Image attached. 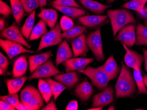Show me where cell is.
Returning <instances> with one entry per match:
<instances>
[{"label": "cell", "instance_id": "cell-1", "mask_svg": "<svg viewBox=\"0 0 147 110\" xmlns=\"http://www.w3.org/2000/svg\"><path fill=\"white\" fill-rule=\"evenodd\" d=\"M116 98L129 97L134 95L136 85L134 78L128 68L122 62V69L115 85Z\"/></svg>", "mask_w": 147, "mask_h": 110}, {"label": "cell", "instance_id": "cell-2", "mask_svg": "<svg viewBox=\"0 0 147 110\" xmlns=\"http://www.w3.org/2000/svg\"><path fill=\"white\" fill-rule=\"evenodd\" d=\"M107 14L110 19L114 36L126 25L136 22L134 16L126 9L108 10Z\"/></svg>", "mask_w": 147, "mask_h": 110}, {"label": "cell", "instance_id": "cell-3", "mask_svg": "<svg viewBox=\"0 0 147 110\" xmlns=\"http://www.w3.org/2000/svg\"><path fill=\"white\" fill-rule=\"evenodd\" d=\"M78 72L89 77L92 84L100 90L106 88L111 80L108 75L102 69V66L96 68L87 66L86 69L80 70Z\"/></svg>", "mask_w": 147, "mask_h": 110}, {"label": "cell", "instance_id": "cell-4", "mask_svg": "<svg viewBox=\"0 0 147 110\" xmlns=\"http://www.w3.org/2000/svg\"><path fill=\"white\" fill-rule=\"evenodd\" d=\"M86 42L96 60L98 61H103L105 58L103 52L100 28H98L96 30L88 33L86 36Z\"/></svg>", "mask_w": 147, "mask_h": 110}, {"label": "cell", "instance_id": "cell-5", "mask_svg": "<svg viewBox=\"0 0 147 110\" xmlns=\"http://www.w3.org/2000/svg\"><path fill=\"white\" fill-rule=\"evenodd\" d=\"M61 31L60 24L57 23L55 27L41 37L37 51H39L44 48L61 43L63 39L61 36Z\"/></svg>", "mask_w": 147, "mask_h": 110}, {"label": "cell", "instance_id": "cell-6", "mask_svg": "<svg viewBox=\"0 0 147 110\" xmlns=\"http://www.w3.org/2000/svg\"><path fill=\"white\" fill-rule=\"evenodd\" d=\"M1 32V37L3 38L20 43L28 49L32 47L25 40L16 22H13L10 26Z\"/></svg>", "mask_w": 147, "mask_h": 110}, {"label": "cell", "instance_id": "cell-7", "mask_svg": "<svg viewBox=\"0 0 147 110\" xmlns=\"http://www.w3.org/2000/svg\"><path fill=\"white\" fill-rule=\"evenodd\" d=\"M0 46L8 55L9 59L22 53H34L35 51L26 49L20 43L7 39L0 40Z\"/></svg>", "mask_w": 147, "mask_h": 110}, {"label": "cell", "instance_id": "cell-8", "mask_svg": "<svg viewBox=\"0 0 147 110\" xmlns=\"http://www.w3.org/2000/svg\"><path fill=\"white\" fill-rule=\"evenodd\" d=\"M61 73L62 72L55 67L52 60L48 59L38 67L28 78L29 80L36 79L47 78Z\"/></svg>", "mask_w": 147, "mask_h": 110}, {"label": "cell", "instance_id": "cell-9", "mask_svg": "<svg viewBox=\"0 0 147 110\" xmlns=\"http://www.w3.org/2000/svg\"><path fill=\"white\" fill-rule=\"evenodd\" d=\"M115 40L119 41L127 47H132L136 43L135 25L130 23L123 27L118 32Z\"/></svg>", "mask_w": 147, "mask_h": 110}, {"label": "cell", "instance_id": "cell-10", "mask_svg": "<svg viewBox=\"0 0 147 110\" xmlns=\"http://www.w3.org/2000/svg\"><path fill=\"white\" fill-rule=\"evenodd\" d=\"M114 89L110 86L107 87L103 91L94 95L92 108L106 106L113 102L114 100Z\"/></svg>", "mask_w": 147, "mask_h": 110}, {"label": "cell", "instance_id": "cell-11", "mask_svg": "<svg viewBox=\"0 0 147 110\" xmlns=\"http://www.w3.org/2000/svg\"><path fill=\"white\" fill-rule=\"evenodd\" d=\"M124 48L126 51L124 57L125 62L128 67L133 69L142 70V65L144 57L141 54L135 51L129 49L126 45L122 43Z\"/></svg>", "mask_w": 147, "mask_h": 110}, {"label": "cell", "instance_id": "cell-12", "mask_svg": "<svg viewBox=\"0 0 147 110\" xmlns=\"http://www.w3.org/2000/svg\"><path fill=\"white\" fill-rule=\"evenodd\" d=\"M93 58H73L69 59L63 63L66 73L80 70L86 69L90 63L94 61Z\"/></svg>", "mask_w": 147, "mask_h": 110}, {"label": "cell", "instance_id": "cell-13", "mask_svg": "<svg viewBox=\"0 0 147 110\" xmlns=\"http://www.w3.org/2000/svg\"><path fill=\"white\" fill-rule=\"evenodd\" d=\"M108 18V15H86L78 18L77 21L83 27L93 28L104 24Z\"/></svg>", "mask_w": 147, "mask_h": 110}, {"label": "cell", "instance_id": "cell-14", "mask_svg": "<svg viewBox=\"0 0 147 110\" xmlns=\"http://www.w3.org/2000/svg\"><path fill=\"white\" fill-rule=\"evenodd\" d=\"M71 46L73 51L74 56L86 57L89 51V47L86 42V36L83 33L78 37L73 40Z\"/></svg>", "mask_w": 147, "mask_h": 110}, {"label": "cell", "instance_id": "cell-15", "mask_svg": "<svg viewBox=\"0 0 147 110\" xmlns=\"http://www.w3.org/2000/svg\"><path fill=\"white\" fill-rule=\"evenodd\" d=\"M54 78L69 89L73 88L79 81V76L75 71L57 75H54Z\"/></svg>", "mask_w": 147, "mask_h": 110}, {"label": "cell", "instance_id": "cell-16", "mask_svg": "<svg viewBox=\"0 0 147 110\" xmlns=\"http://www.w3.org/2000/svg\"><path fill=\"white\" fill-rule=\"evenodd\" d=\"M53 56V54L51 51L42 54L29 56L28 61L30 73L32 74L38 67L46 62Z\"/></svg>", "mask_w": 147, "mask_h": 110}, {"label": "cell", "instance_id": "cell-17", "mask_svg": "<svg viewBox=\"0 0 147 110\" xmlns=\"http://www.w3.org/2000/svg\"><path fill=\"white\" fill-rule=\"evenodd\" d=\"M93 88L87 80H84L76 87L75 92L76 95L82 101L86 102L92 95Z\"/></svg>", "mask_w": 147, "mask_h": 110}, {"label": "cell", "instance_id": "cell-18", "mask_svg": "<svg viewBox=\"0 0 147 110\" xmlns=\"http://www.w3.org/2000/svg\"><path fill=\"white\" fill-rule=\"evenodd\" d=\"M73 55L67 41L65 39L59 44L58 48L56 59V65L58 66L65 61L71 59Z\"/></svg>", "mask_w": 147, "mask_h": 110}, {"label": "cell", "instance_id": "cell-19", "mask_svg": "<svg viewBox=\"0 0 147 110\" xmlns=\"http://www.w3.org/2000/svg\"><path fill=\"white\" fill-rule=\"evenodd\" d=\"M51 6L54 9L70 18H78L82 16H85L88 14L86 11L82 9L76 8L70 6H63L51 5Z\"/></svg>", "mask_w": 147, "mask_h": 110}, {"label": "cell", "instance_id": "cell-20", "mask_svg": "<svg viewBox=\"0 0 147 110\" xmlns=\"http://www.w3.org/2000/svg\"><path fill=\"white\" fill-rule=\"evenodd\" d=\"M38 16L43 20L50 28L56 27L58 19V13L56 10L42 8Z\"/></svg>", "mask_w": 147, "mask_h": 110}, {"label": "cell", "instance_id": "cell-21", "mask_svg": "<svg viewBox=\"0 0 147 110\" xmlns=\"http://www.w3.org/2000/svg\"><path fill=\"white\" fill-rule=\"evenodd\" d=\"M79 3L86 9L96 14H101L111 5H104L93 0H78Z\"/></svg>", "mask_w": 147, "mask_h": 110}, {"label": "cell", "instance_id": "cell-22", "mask_svg": "<svg viewBox=\"0 0 147 110\" xmlns=\"http://www.w3.org/2000/svg\"><path fill=\"white\" fill-rule=\"evenodd\" d=\"M28 63L26 57L22 55L15 61L12 69V77L19 78L24 75L27 71Z\"/></svg>", "mask_w": 147, "mask_h": 110}, {"label": "cell", "instance_id": "cell-23", "mask_svg": "<svg viewBox=\"0 0 147 110\" xmlns=\"http://www.w3.org/2000/svg\"><path fill=\"white\" fill-rule=\"evenodd\" d=\"M102 67L104 71L109 77L110 80L115 79L117 77L119 68L112 55L107 59Z\"/></svg>", "mask_w": 147, "mask_h": 110}, {"label": "cell", "instance_id": "cell-24", "mask_svg": "<svg viewBox=\"0 0 147 110\" xmlns=\"http://www.w3.org/2000/svg\"><path fill=\"white\" fill-rule=\"evenodd\" d=\"M12 14L16 22L20 25L23 18L26 15L20 0H10Z\"/></svg>", "mask_w": 147, "mask_h": 110}, {"label": "cell", "instance_id": "cell-25", "mask_svg": "<svg viewBox=\"0 0 147 110\" xmlns=\"http://www.w3.org/2000/svg\"><path fill=\"white\" fill-rule=\"evenodd\" d=\"M28 79V78L25 76L14 79H6V83L8 88L9 94L17 93Z\"/></svg>", "mask_w": 147, "mask_h": 110}, {"label": "cell", "instance_id": "cell-26", "mask_svg": "<svg viewBox=\"0 0 147 110\" xmlns=\"http://www.w3.org/2000/svg\"><path fill=\"white\" fill-rule=\"evenodd\" d=\"M147 2V0H131L122 5V7L137 11L144 17L145 15L144 6Z\"/></svg>", "mask_w": 147, "mask_h": 110}, {"label": "cell", "instance_id": "cell-27", "mask_svg": "<svg viewBox=\"0 0 147 110\" xmlns=\"http://www.w3.org/2000/svg\"><path fill=\"white\" fill-rule=\"evenodd\" d=\"M38 92L39 90L30 85L26 86L22 89L20 93V101L24 107Z\"/></svg>", "mask_w": 147, "mask_h": 110}, {"label": "cell", "instance_id": "cell-28", "mask_svg": "<svg viewBox=\"0 0 147 110\" xmlns=\"http://www.w3.org/2000/svg\"><path fill=\"white\" fill-rule=\"evenodd\" d=\"M47 25L43 20L40 19L38 23L33 28L30 37L29 41L38 40L47 33Z\"/></svg>", "mask_w": 147, "mask_h": 110}, {"label": "cell", "instance_id": "cell-29", "mask_svg": "<svg viewBox=\"0 0 147 110\" xmlns=\"http://www.w3.org/2000/svg\"><path fill=\"white\" fill-rule=\"evenodd\" d=\"M36 10L30 14L29 16L26 19L24 25L21 28V32L25 38L28 41H29L32 29L34 27L35 22Z\"/></svg>", "mask_w": 147, "mask_h": 110}, {"label": "cell", "instance_id": "cell-30", "mask_svg": "<svg viewBox=\"0 0 147 110\" xmlns=\"http://www.w3.org/2000/svg\"><path fill=\"white\" fill-rule=\"evenodd\" d=\"M38 87L44 101L46 103H48L53 96L50 85L45 80L39 79Z\"/></svg>", "mask_w": 147, "mask_h": 110}, {"label": "cell", "instance_id": "cell-31", "mask_svg": "<svg viewBox=\"0 0 147 110\" xmlns=\"http://www.w3.org/2000/svg\"><path fill=\"white\" fill-rule=\"evenodd\" d=\"M86 28L83 26L76 25V27H73L67 31L63 32L61 33V36L63 38L71 41L84 33L86 30Z\"/></svg>", "mask_w": 147, "mask_h": 110}, {"label": "cell", "instance_id": "cell-32", "mask_svg": "<svg viewBox=\"0 0 147 110\" xmlns=\"http://www.w3.org/2000/svg\"><path fill=\"white\" fill-rule=\"evenodd\" d=\"M135 44L147 47V27L141 23L136 27Z\"/></svg>", "mask_w": 147, "mask_h": 110}, {"label": "cell", "instance_id": "cell-33", "mask_svg": "<svg viewBox=\"0 0 147 110\" xmlns=\"http://www.w3.org/2000/svg\"><path fill=\"white\" fill-rule=\"evenodd\" d=\"M1 100H3L9 103L11 105L18 110H26L25 108L21 101H20L18 93L1 96Z\"/></svg>", "mask_w": 147, "mask_h": 110}, {"label": "cell", "instance_id": "cell-34", "mask_svg": "<svg viewBox=\"0 0 147 110\" xmlns=\"http://www.w3.org/2000/svg\"><path fill=\"white\" fill-rule=\"evenodd\" d=\"M44 99L39 92L26 105V110H39L44 105Z\"/></svg>", "mask_w": 147, "mask_h": 110}, {"label": "cell", "instance_id": "cell-35", "mask_svg": "<svg viewBox=\"0 0 147 110\" xmlns=\"http://www.w3.org/2000/svg\"><path fill=\"white\" fill-rule=\"evenodd\" d=\"M44 80L50 85L54 96V100L56 101L61 93L66 89V87L61 83L54 81L51 78H45Z\"/></svg>", "mask_w": 147, "mask_h": 110}, {"label": "cell", "instance_id": "cell-36", "mask_svg": "<svg viewBox=\"0 0 147 110\" xmlns=\"http://www.w3.org/2000/svg\"><path fill=\"white\" fill-rule=\"evenodd\" d=\"M134 70V76L135 83L138 87V93L137 95L141 94H147V89L144 85L143 78L141 71L140 69Z\"/></svg>", "mask_w": 147, "mask_h": 110}, {"label": "cell", "instance_id": "cell-37", "mask_svg": "<svg viewBox=\"0 0 147 110\" xmlns=\"http://www.w3.org/2000/svg\"><path fill=\"white\" fill-rule=\"evenodd\" d=\"M26 14H30L37 8L40 7L38 0H20Z\"/></svg>", "mask_w": 147, "mask_h": 110}, {"label": "cell", "instance_id": "cell-38", "mask_svg": "<svg viewBox=\"0 0 147 110\" xmlns=\"http://www.w3.org/2000/svg\"><path fill=\"white\" fill-rule=\"evenodd\" d=\"M50 5L63 6H70L76 8L82 9V7L78 5L75 0H54L51 1Z\"/></svg>", "mask_w": 147, "mask_h": 110}, {"label": "cell", "instance_id": "cell-39", "mask_svg": "<svg viewBox=\"0 0 147 110\" xmlns=\"http://www.w3.org/2000/svg\"><path fill=\"white\" fill-rule=\"evenodd\" d=\"M59 24L63 32L71 29L75 25L72 19L70 17L65 15L62 16Z\"/></svg>", "mask_w": 147, "mask_h": 110}, {"label": "cell", "instance_id": "cell-40", "mask_svg": "<svg viewBox=\"0 0 147 110\" xmlns=\"http://www.w3.org/2000/svg\"><path fill=\"white\" fill-rule=\"evenodd\" d=\"M12 13L11 7L2 0L0 1V13L4 17L8 18Z\"/></svg>", "mask_w": 147, "mask_h": 110}, {"label": "cell", "instance_id": "cell-41", "mask_svg": "<svg viewBox=\"0 0 147 110\" xmlns=\"http://www.w3.org/2000/svg\"><path fill=\"white\" fill-rule=\"evenodd\" d=\"M9 65V61L8 59L2 54L0 53V67H1L5 72V74Z\"/></svg>", "mask_w": 147, "mask_h": 110}, {"label": "cell", "instance_id": "cell-42", "mask_svg": "<svg viewBox=\"0 0 147 110\" xmlns=\"http://www.w3.org/2000/svg\"><path fill=\"white\" fill-rule=\"evenodd\" d=\"M0 110H15V108L11 105L8 102L1 100L0 101Z\"/></svg>", "mask_w": 147, "mask_h": 110}, {"label": "cell", "instance_id": "cell-43", "mask_svg": "<svg viewBox=\"0 0 147 110\" xmlns=\"http://www.w3.org/2000/svg\"><path fill=\"white\" fill-rule=\"evenodd\" d=\"M42 110H58L53 99H52L47 105L42 108Z\"/></svg>", "mask_w": 147, "mask_h": 110}, {"label": "cell", "instance_id": "cell-44", "mask_svg": "<svg viewBox=\"0 0 147 110\" xmlns=\"http://www.w3.org/2000/svg\"><path fill=\"white\" fill-rule=\"evenodd\" d=\"M78 109V103L77 101H72L69 102L66 107V110H77Z\"/></svg>", "mask_w": 147, "mask_h": 110}, {"label": "cell", "instance_id": "cell-45", "mask_svg": "<svg viewBox=\"0 0 147 110\" xmlns=\"http://www.w3.org/2000/svg\"><path fill=\"white\" fill-rule=\"evenodd\" d=\"M5 17H1L0 19V30L1 31H2L5 29Z\"/></svg>", "mask_w": 147, "mask_h": 110}, {"label": "cell", "instance_id": "cell-46", "mask_svg": "<svg viewBox=\"0 0 147 110\" xmlns=\"http://www.w3.org/2000/svg\"><path fill=\"white\" fill-rule=\"evenodd\" d=\"M143 52L144 60L145 61L144 67H145V69L146 70V73H147V49L143 48Z\"/></svg>", "mask_w": 147, "mask_h": 110}, {"label": "cell", "instance_id": "cell-47", "mask_svg": "<svg viewBox=\"0 0 147 110\" xmlns=\"http://www.w3.org/2000/svg\"><path fill=\"white\" fill-rule=\"evenodd\" d=\"M38 1L40 3V8H43L47 5V0H38Z\"/></svg>", "mask_w": 147, "mask_h": 110}, {"label": "cell", "instance_id": "cell-48", "mask_svg": "<svg viewBox=\"0 0 147 110\" xmlns=\"http://www.w3.org/2000/svg\"><path fill=\"white\" fill-rule=\"evenodd\" d=\"M143 78L144 82V85H145L146 87L147 88V75H144L143 76Z\"/></svg>", "mask_w": 147, "mask_h": 110}, {"label": "cell", "instance_id": "cell-49", "mask_svg": "<svg viewBox=\"0 0 147 110\" xmlns=\"http://www.w3.org/2000/svg\"><path fill=\"white\" fill-rule=\"evenodd\" d=\"M89 110H103V107H93L88 109Z\"/></svg>", "mask_w": 147, "mask_h": 110}, {"label": "cell", "instance_id": "cell-50", "mask_svg": "<svg viewBox=\"0 0 147 110\" xmlns=\"http://www.w3.org/2000/svg\"><path fill=\"white\" fill-rule=\"evenodd\" d=\"M115 1H117V0H107V3L108 4H109V5H111V4H112L113 2ZM124 1H127V0H123Z\"/></svg>", "mask_w": 147, "mask_h": 110}, {"label": "cell", "instance_id": "cell-51", "mask_svg": "<svg viewBox=\"0 0 147 110\" xmlns=\"http://www.w3.org/2000/svg\"><path fill=\"white\" fill-rule=\"evenodd\" d=\"M144 24L147 27V14H145V15L144 16Z\"/></svg>", "mask_w": 147, "mask_h": 110}, {"label": "cell", "instance_id": "cell-52", "mask_svg": "<svg viewBox=\"0 0 147 110\" xmlns=\"http://www.w3.org/2000/svg\"><path fill=\"white\" fill-rule=\"evenodd\" d=\"M5 74V73L4 71L3 70V69L1 67H0V75H3Z\"/></svg>", "mask_w": 147, "mask_h": 110}, {"label": "cell", "instance_id": "cell-53", "mask_svg": "<svg viewBox=\"0 0 147 110\" xmlns=\"http://www.w3.org/2000/svg\"><path fill=\"white\" fill-rule=\"evenodd\" d=\"M108 110H115V108L113 105H111V106H110V107H109V109H108Z\"/></svg>", "mask_w": 147, "mask_h": 110}, {"label": "cell", "instance_id": "cell-54", "mask_svg": "<svg viewBox=\"0 0 147 110\" xmlns=\"http://www.w3.org/2000/svg\"><path fill=\"white\" fill-rule=\"evenodd\" d=\"M144 12H145V14H147V8L144 9Z\"/></svg>", "mask_w": 147, "mask_h": 110}, {"label": "cell", "instance_id": "cell-55", "mask_svg": "<svg viewBox=\"0 0 147 110\" xmlns=\"http://www.w3.org/2000/svg\"><path fill=\"white\" fill-rule=\"evenodd\" d=\"M53 1H54V0H53Z\"/></svg>", "mask_w": 147, "mask_h": 110}]
</instances>
